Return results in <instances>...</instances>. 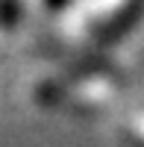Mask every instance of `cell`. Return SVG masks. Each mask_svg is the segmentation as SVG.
Masks as SVG:
<instances>
[{"instance_id": "obj_1", "label": "cell", "mask_w": 144, "mask_h": 147, "mask_svg": "<svg viewBox=\"0 0 144 147\" xmlns=\"http://www.w3.org/2000/svg\"><path fill=\"white\" fill-rule=\"evenodd\" d=\"M0 6H3V0H0Z\"/></svg>"}]
</instances>
